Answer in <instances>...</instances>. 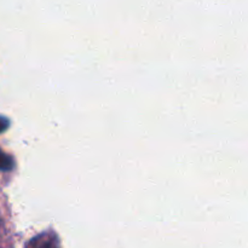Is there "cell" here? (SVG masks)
<instances>
[{
  "instance_id": "6da1fadb",
  "label": "cell",
  "mask_w": 248,
  "mask_h": 248,
  "mask_svg": "<svg viewBox=\"0 0 248 248\" xmlns=\"http://www.w3.org/2000/svg\"><path fill=\"white\" fill-rule=\"evenodd\" d=\"M14 159L10 155L5 154L2 150H0V170L1 171H10L14 169Z\"/></svg>"
},
{
  "instance_id": "7a4b0ae2",
  "label": "cell",
  "mask_w": 248,
  "mask_h": 248,
  "mask_svg": "<svg viewBox=\"0 0 248 248\" xmlns=\"http://www.w3.org/2000/svg\"><path fill=\"white\" fill-rule=\"evenodd\" d=\"M9 124H10V121L7 120L5 116L0 115V133L4 132L5 130H7V127H9Z\"/></svg>"
}]
</instances>
